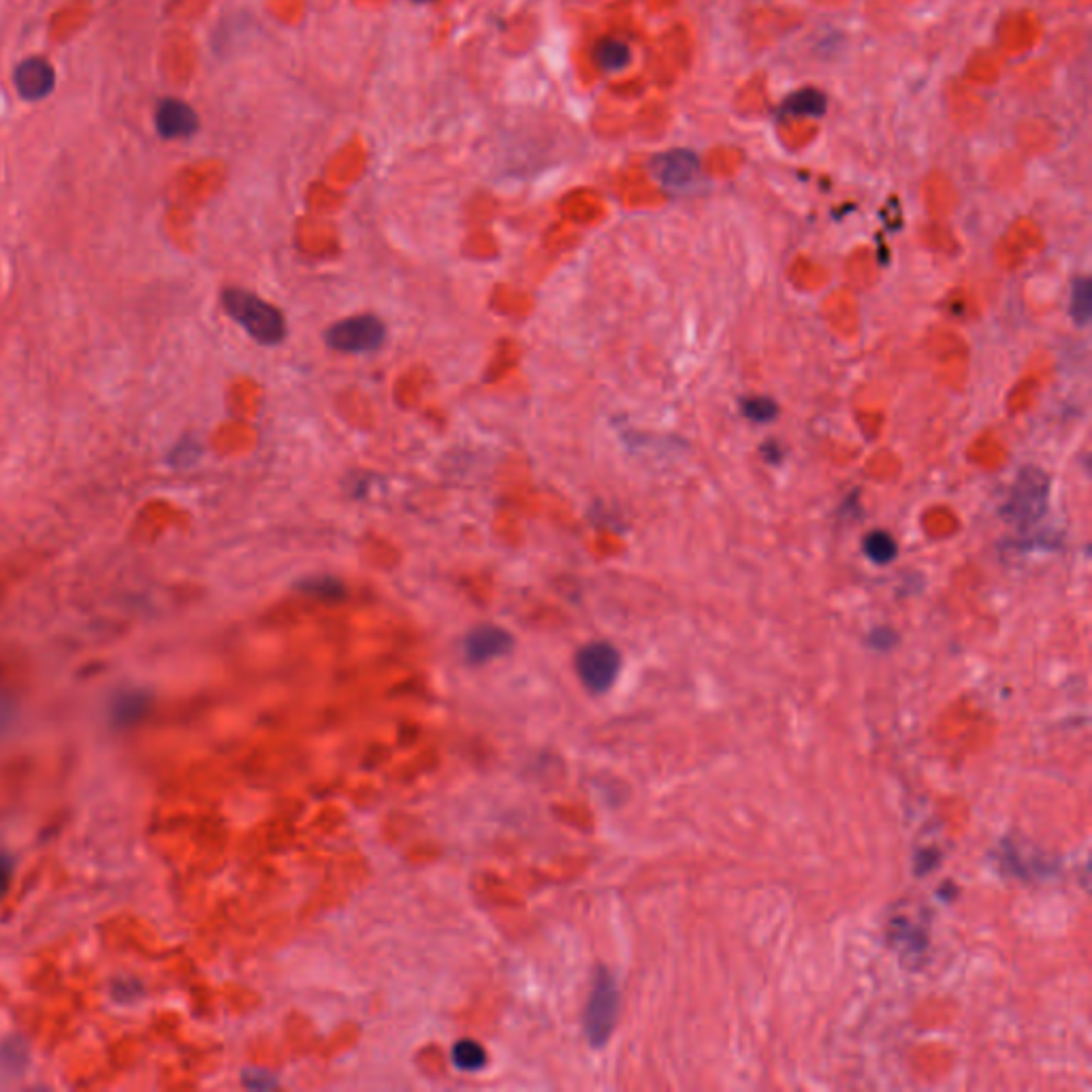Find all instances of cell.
Here are the masks:
<instances>
[{
	"label": "cell",
	"mask_w": 1092,
	"mask_h": 1092,
	"mask_svg": "<svg viewBox=\"0 0 1092 1092\" xmlns=\"http://www.w3.org/2000/svg\"><path fill=\"white\" fill-rule=\"evenodd\" d=\"M11 873H13V858L0 854V896L5 894L6 885H9Z\"/></svg>",
	"instance_id": "obj_20"
},
{
	"label": "cell",
	"mask_w": 1092,
	"mask_h": 1092,
	"mask_svg": "<svg viewBox=\"0 0 1092 1092\" xmlns=\"http://www.w3.org/2000/svg\"><path fill=\"white\" fill-rule=\"evenodd\" d=\"M621 670V655L609 643H589L578 651L576 672L585 688L594 694H604L617 681Z\"/></svg>",
	"instance_id": "obj_4"
},
{
	"label": "cell",
	"mask_w": 1092,
	"mask_h": 1092,
	"mask_svg": "<svg viewBox=\"0 0 1092 1092\" xmlns=\"http://www.w3.org/2000/svg\"><path fill=\"white\" fill-rule=\"evenodd\" d=\"M222 308L252 339L263 346H276L286 336L282 312L273 308L255 292L244 289H224Z\"/></svg>",
	"instance_id": "obj_1"
},
{
	"label": "cell",
	"mask_w": 1092,
	"mask_h": 1092,
	"mask_svg": "<svg viewBox=\"0 0 1092 1092\" xmlns=\"http://www.w3.org/2000/svg\"><path fill=\"white\" fill-rule=\"evenodd\" d=\"M825 109V98L822 92L813 88L801 90L791 95L788 101H783V111L794 113V116H822Z\"/></svg>",
	"instance_id": "obj_11"
},
{
	"label": "cell",
	"mask_w": 1092,
	"mask_h": 1092,
	"mask_svg": "<svg viewBox=\"0 0 1092 1092\" xmlns=\"http://www.w3.org/2000/svg\"><path fill=\"white\" fill-rule=\"evenodd\" d=\"M651 171L668 188H683L700 173V158L689 150H670L651 161Z\"/></svg>",
	"instance_id": "obj_7"
},
{
	"label": "cell",
	"mask_w": 1092,
	"mask_h": 1092,
	"mask_svg": "<svg viewBox=\"0 0 1092 1092\" xmlns=\"http://www.w3.org/2000/svg\"><path fill=\"white\" fill-rule=\"evenodd\" d=\"M245 1086L265 1090L276 1086V1080H273L269 1074H265V1071H250V1074H245Z\"/></svg>",
	"instance_id": "obj_19"
},
{
	"label": "cell",
	"mask_w": 1092,
	"mask_h": 1092,
	"mask_svg": "<svg viewBox=\"0 0 1092 1092\" xmlns=\"http://www.w3.org/2000/svg\"><path fill=\"white\" fill-rule=\"evenodd\" d=\"M199 457H201V444L195 438H184L173 446L169 463L173 468H190L192 463H197Z\"/></svg>",
	"instance_id": "obj_17"
},
{
	"label": "cell",
	"mask_w": 1092,
	"mask_h": 1092,
	"mask_svg": "<svg viewBox=\"0 0 1092 1092\" xmlns=\"http://www.w3.org/2000/svg\"><path fill=\"white\" fill-rule=\"evenodd\" d=\"M864 552H867L870 562L888 563L896 555V542L892 540V536L885 534V531H873V534H869L867 540H864Z\"/></svg>",
	"instance_id": "obj_16"
},
{
	"label": "cell",
	"mask_w": 1092,
	"mask_h": 1092,
	"mask_svg": "<svg viewBox=\"0 0 1092 1092\" xmlns=\"http://www.w3.org/2000/svg\"><path fill=\"white\" fill-rule=\"evenodd\" d=\"M148 696L139 694V691H132V694H126L119 698V700L113 704V711H111V717L113 722L119 723V725H126V723H132L137 722L139 717L143 715L145 709H148Z\"/></svg>",
	"instance_id": "obj_12"
},
{
	"label": "cell",
	"mask_w": 1092,
	"mask_h": 1092,
	"mask_svg": "<svg viewBox=\"0 0 1092 1092\" xmlns=\"http://www.w3.org/2000/svg\"><path fill=\"white\" fill-rule=\"evenodd\" d=\"M384 337V323L371 314L346 318V321L336 323L327 331V344L331 348L350 352V355H361V352L381 348Z\"/></svg>",
	"instance_id": "obj_3"
},
{
	"label": "cell",
	"mask_w": 1092,
	"mask_h": 1092,
	"mask_svg": "<svg viewBox=\"0 0 1092 1092\" xmlns=\"http://www.w3.org/2000/svg\"><path fill=\"white\" fill-rule=\"evenodd\" d=\"M619 1016L617 982L609 971L600 969L594 977L591 995L585 1007V1035L594 1048H602L615 1030Z\"/></svg>",
	"instance_id": "obj_2"
},
{
	"label": "cell",
	"mask_w": 1092,
	"mask_h": 1092,
	"mask_svg": "<svg viewBox=\"0 0 1092 1092\" xmlns=\"http://www.w3.org/2000/svg\"><path fill=\"white\" fill-rule=\"evenodd\" d=\"M512 636L497 625H478L465 636L463 654L470 664H487L512 649Z\"/></svg>",
	"instance_id": "obj_8"
},
{
	"label": "cell",
	"mask_w": 1092,
	"mask_h": 1092,
	"mask_svg": "<svg viewBox=\"0 0 1092 1092\" xmlns=\"http://www.w3.org/2000/svg\"><path fill=\"white\" fill-rule=\"evenodd\" d=\"M156 132L166 142L188 139L199 131V116L182 98H161L154 111Z\"/></svg>",
	"instance_id": "obj_6"
},
{
	"label": "cell",
	"mask_w": 1092,
	"mask_h": 1092,
	"mask_svg": "<svg viewBox=\"0 0 1092 1092\" xmlns=\"http://www.w3.org/2000/svg\"><path fill=\"white\" fill-rule=\"evenodd\" d=\"M596 58L606 71H619L630 63L631 54H630V48L623 41H617V39H606V41L597 45Z\"/></svg>",
	"instance_id": "obj_14"
},
{
	"label": "cell",
	"mask_w": 1092,
	"mask_h": 1092,
	"mask_svg": "<svg viewBox=\"0 0 1092 1092\" xmlns=\"http://www.w3.org/2000/svg\"><path fill=\"white\" fill-rule=\"evenodd\" d=\"M418 3H427V0H418Z\"/></svg>",
	"instance_id": "obj_21"
},
{
	"label": "cell",
	"mask_w": 1092,
	"mask_h": 1092,
	"mask_svg": "<svg viewBox=\"0 0 1092 1092\" xmlns=\"http://www.w3.org/2000/svg\"><path fill=\"white\" fill-rule=\"evenodd\" d=\"M1045 493H1048V483L1043 474L1039 472H1024L1022 481L1016 484L1014 497H1011L1009 512L1016 518H1035L1043 510Z\"/></svg>",
	"instance_id": "obj_9"
},
{
	"label": "cell",
	"mask_w": 1092,
	"mask_h": 1092,
	"mask_svg": "<svg viewBox=\"0 0 1092 1092\" xmlns=\"http://www.w3.org/2000/svg\"><path fill=\"white\" fill-rule=\"evenodd\" d=\"M1092 312V284L1088 278L1075 279L1071 286V318L1077 324H1086Z\"/></svg>",
	"instance_id": "obj_13"
},
{
	"label": "cell",
	"mask_w": 1092,
	"mask_h": 1092,
	"mask_svg": "<svg viewBox=\"0 0 1092 1092\" xmlns=\"http://www.w3.org/2000/svg\"><path fill=\"white\" fill-rule=\"evenodd\" d=\"M13 85L19 98L28 103H41L56 90V71L41 56L19 60L13 71Z\"/></svg>",
	"instance_id": "obj_5"
},
{
	"label": "cell",
	"mask_w": 1092,
	"mask_h": 1092,
	"mask_svg": "<svg viewBox=\"0 0 1092 1092\" xmlns=\"http://www.w3.org/2000/svg\"><path fill=\"white\" fill-rule=\"evenodd\" d=\"M745 415L756 423H768L777 416V404L766 397H754L745 402Z\"/></svg>",
	"instance_id": "obj_18"
},
{
	"label": "cell",
	"mask_w": 1092,
	"mask_h": 1092,
	"mask_svg": "<svg viewBox=\"0 0 1092 1092\" xmlns=\"http://www.w3.org/2000/svg\"><path fill=\"white\" fill-rule=\"evenodd\" d=\"M450 1061L463 1074H478L487 1067V1052L474 1039H459L450 1050Z\"/></svg>",
	"instance_id": "obj_10"
},
{
	"label": "cell",
	"mask_w": 1092,
	"mask_h": 1092,
	"mask_svg": "<svg viewBox=\"0 0 1092 1092\" xmlns=\"http://www.w3.org/2000/svg\"><path fill=\"white\" fill-rule=\"evenodd\" d=\"M299 587H301L303 594L323 597V600H339V597L346 596V587H344V585L339 583L337 578H331V576H312V578H305V581L301 585H299Z\"/></svg>",
	"instance_id": "obj_15"
}]
</instances>
